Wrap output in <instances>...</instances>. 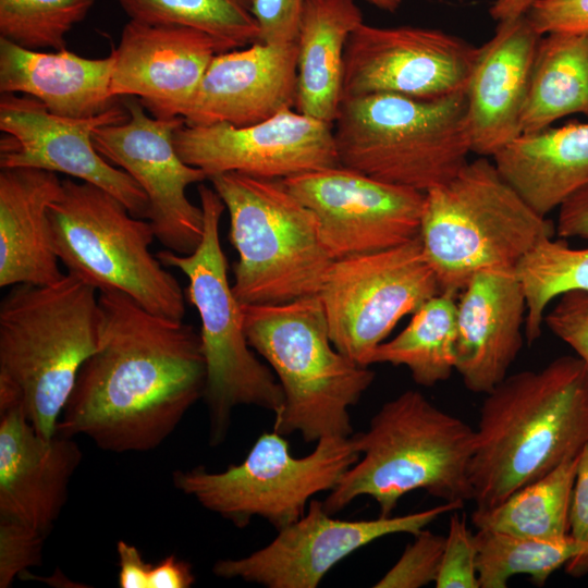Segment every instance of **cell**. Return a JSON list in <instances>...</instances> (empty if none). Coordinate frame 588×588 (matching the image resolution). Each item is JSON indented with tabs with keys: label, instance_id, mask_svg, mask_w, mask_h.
<instances>
[{
	"label": "cell",
	"instance_id": "obj_1",
	"mask_svg": "<svg viewBox=\"0 0 588 588\" xmlns=\"http://www.w3.org/2000/svg\"><path fill=\"white\" fill-rule=\"evenodd\" d=\"M98 299L97 347L77 373L57 432L85 436L114 453L150 451L203 399L200 334L122 292H100Z\"/></svg>",
	"mask_w": 588,
	"mask_h": 588
},
{
	"label": "cell",
	"instance_id": "obj_2",
	"mask_svg": "<svg viewBox=\"0 0 588 588\" xmlns=\"http://www.w3.org/2000/svg\"><path fill=\"white\" fill-rule=\"evenodd\" d=\"M469 466L476 510L491 509L588 442V367L560 356L506 376L482 402Z\"/></svg>",
	"mask_w": 588,
	"mask_h": 588
},
{
	"label": "cell",
	"instance_id": "obj_3",
	"mask_svg": "<svg viewBox=\"0 0 588 588\" xmlns=\"http://www.w3.org/2000/svg\"><path fill=\"white\" fill-rule=\"evenodd\" d=\"M96 289L64 273L54 283L16 284L0 304V411L20 407L50 438L83 363L97 347Z\"/></svg>",
	"mask_w": 588,
	"mask_h": 588
},
{
	"label": "cell",
	"instance_id": "obj_4",
	"mask_svg": "<svg viewBox=\"0 0 588 588\" xmlns=\"http://www.w3.org/2000/svg\"><path fill=\"white\" fill-rule=\"evenodd\" d=\"M351 438L363 457L322 501L329 514L365 495L376 501L379 516L388 517L415 490L444 502L473 500L469 466L476 431L419 391L407 390L385 402L368 429Z\"/></svg>",
	"mask_w": 588,
	"mask_h": 588
},
{
	"label": "cell",
	"instance_id": "obj_5",
	"mask_svg": "<svg viewBox=\"0 0 588 588\" xmlns=\"http://www.w3.org/2000/svg\"><path fill=\"white\" fill-rule=\"evenodd\" d=\"M250 347L275 375L283 405L273 431L299 433L306 442L353 434L350 407L371 385L375 372L331 342L318 295L279 305H243Z\"/></svg>",
	"mask_w": 588,
	"mask_h": 588
},
{
	"label": "cell",
	"instance_id": "obj_6",
	"mask_svg": "<svg viewBox=\"0 0 588 588\" xmlns=\"http://www.w3.org/2000/svg\"><path fill=\"white\" fill-rule=\"evenodd\" d=\"M340 166L422 193L469 160L466 89L439 98H343L333 122Z\"/></svg>",
	"mask_w": 588,
	"mask_h": 588
},
{
	"label": "cell",
	"instance_id": "obj_7",
	"mask_svg": "<svg viewBox=\"0 0 588 588\" xmlns=\"http://www.w3.org/2000/svg\"><path fill=\"white\" fill-rule=\"evenodd\" d=\"M554 232L487 157L425 193L419 238L440 292L457 295L476 272L514 267Z\"/></svg>",
	"mask_w": 588,
	"mask_h": 588
},
{
	"label": "cell",
	"instance_id": "obj_8",
	"mask_svg": "<svg viewBox=\"0 0 588 588\" xmlns=\"http://www.w3.org/2000/svg\"><path fill=\"white\" fill-rule=\"evenodd\" d=\"M230 217L237 252L232 290L242 305H279L318 295L334 261L315 215L282 179L225 172L208 179Z\"/></svg>",
	"mask_w": 588,
	"mask_h": 588
},
{
	"label": "cell",
	"instance_id": "obj_9",
	"mask_svg": "<svg viewBox=\"0 0 588 588\" xmlns=\"http://www.w3.org/2000/svg\"><path fill=\"white\" fill-rule=\"evenodd\" d=\"M204 233L189 254L170 249L157 253L166 267L181 270L188 280L186 297L200 318L201 350L206 365L203 399L208 407L210 443H221L228 432L232 411L254 405L277 415L283 405L282 388L269 366L252 351L244 329L243 305L228 278V261L219 237L225 209L212 187L199 185Z\"/></svg>",
	"mask_w": 588,
	"mask_h": 588
},
{
	"label": "cell",
	"instance_id": "obj_10",
	"mask_svg": "<svg viewBox=\"0 0 588 588\" xmlns=\"http://www.w3.org/2000/svg\"><path fill=\"white\" fill-rule=\"evenodd\" d=\"M62 184L48 217L51 243L66 273L98 293L122 292L152 314L183 320L184 293L150 252L156 238L150 222L97 185L71 177Z\"/></svg>",
	"mask_w": 588,
	"mask_h": 588
},
{
	"label": "cell",
	"instance_id": "obj_11",
	"mask_svg": "<svg viewBox=\"0 0 588 588\" xmlns=\"http://www.w3.org/2000/svg\"><path fill=\"white\" fill-rule=\"evenodd\" d=\"M360 457L351 437H326L295 457L284 436L264 432L243 462L218 473L198 466L175 470L173 483L203 507L238 528L254 517L277 530L298 520L311 498L331 491Z\"/></svg>",
	"mask_w": 588,
	"mask_h": 588
},
{
	"label": "cell",
	"instance_id": "obj_12",
	"mask_svg": "<svg viewBox=\"0 0 588 588\" xmlns=\"http://www.w3.org/2000/svg\"><path fill=\"white\" fill-rule=\"evenodd\" d=\"M438 293L418 235L385 250L334 260L318 296L335 348L369 367L370 354L397 322Z\"/></svg>",
	"mask_w": 588,
	"mask_h": 588
},
{
	"label": "cell",
	"instance_id": "obj_13",
	"mask_svg": "<svg viewBox=\"0 0 588 588\" xmlns=\"http://www.w3.org/2000/svg\"><path fill=\"white\" fill-rule=\"evenodd\" d=\"M315 215L333 260L385 250L419 235L425 193L342 166L283 179Z\"/></svg>",
	"mask_w": 588,
	"mask_h": 588
},
{
	"label": "cell",
	"instance_id": "obj_14",
	"mask_svg": "<svg viewBox=\"0 0 588 588\" xmlns=\"http://www.w3.org/2000/svg\"><path fill=\"white\" fill-rule=\"evenodd\" d=\"M128 118L100 126L93 134L98 152L128 173L145 192L156 238L177 254H189L204 233V212L187 197L189 185L207 179L200 169L179 156L174 132L185 123L181 117L160 119L147 114L139 100H127Z\"/></svg>",
	"mask_w": 588,
	"mask_h": 588
},
{
	"label": "cell",
	"instance_id": "obj_15",
	"mask_svg": "<svg viewBox=\"0 0 588 588\" xmlns=\"http://www.w3.org/2000/svg\"><path fill=\"white\" fill-rule=\"evenodd\" d=\"M463 505L445 502L402 516L342 520L333 518L321 501L311 499L307 512L278 530L269 544L247 556L219 560L212 572L218 577L268 588H315L333 566L356 550L388 535L414 536L442 514Z\"/></svg>",
	"mask_w": 588,
	"mask_h": 588
},
{
	"label": "cell",
	"instance_id": "obj_16",
	"mask_svg": "<svg viewBox=\"0 0 588 588\" xmlns=\"http://www.w3.org/2000/svg\"><path fill=\"white\" fill-rule=\"evenodd\" d=\"M128 118L118 102L88 118L51 113L39 100L20 94L0 97V168H35L64 173L109 192L132 215L147 219L145 192L124 170L111 164L94 146L93 134Z\"/></svg>",
	"mask_w": 588,
	"mask_h": 588
},
{
	"label": "cell",
	"instance_id": "obj_17",
	"mask_svg": "<svg viewBox=\"0 0 588 588\" xmlns=\"http://www.w3.org/2000/svg\"><path fill=\"white\" fill-rule=\"evenodd\" d=\"M478 51L439 28L363 22L347 41L343 98L394 94L430 99L465 90Z\"/></svg>",
	"mask_w": 588,
	"mask_h": 588
},
{
	"label": "cell",
	"instance_id": "obj_18",
	"mask_svg": "<svg viewBox=\"0 0 588 588\" xmlns=\"http://www.w3.org/2000/svg\"><path fill=\"white\" fill-rule=\"evenodd\" d=\"M181 159L209 179L225 172L286 179L340 166L333 124L286 108L247 126L188 125L173 135Z\"/></svg>",
	"mask_w": 588,
	"mask_h": 588
},
{
	"label": "cell",
	"instance_id": "obj_19",
	"mask_svg": "<svg viewBox=\"0 0 588 588\" xmlns=\"http://www.w3.org/2000/svg\"><path fill=\"white\" fill-rule=\"evenodd\" d=\"M224 51L201 30L130 20L111 51V95L137 97L155 118H183L210 62Z\"/></svg>",
	"mask_w": 588,
	"mask_h": 588
},
{
	"label": "cell",
	"instance_id": "obj_20",
	"mask_svg": "<svg viewBox=\"0 0 588 588\" xmlns=\"http://www.w3.org/2000/svg\"><path fill=\"white\" fill-rule=\"evenodd\" d=\"M296 42L256 41L215 56L184 114L188 125L265 121L296 99Z\"/></svg>",
	"mask_w": 588,
	"mask_h": 588
},
{
	"label": "cell",
	"instance_id": "obj_21",
	"mask_svg": "<svg viewBox=\"0 0 588 588\" xmlns=\"http://www.w3.org/2000/svg\"><path fill=\"white\" fill-rule=\"evenodd\" d=\"M82 458L73 437H42L20 407L0 411V515L47 537Z\"/></svg>",
	"mask_w": 588,
	"mask_h": 588
},
{
	"label": "cell",
	"instance_id": "obj_22",
	"mask_svg": "<svg viewBox=\"0 0 588 588\" xmlns=\"http://www.w3.org/2000/svg\"><path fill=\"white\" fill-rule=\"evenodd\" d=\"M526 302L513 267L476 272L461 292L456 362L464 385L487 394L507 376L523 347Z\"/></svg>",
	"mask_w": 588,
	"mask_h": 588
},
{
	"label": "cell",
	"instance_id": "obj_23",
	"mask_svg": "<svg viewBox=\"0 0 588 588\" xmlns=\"http://www.w3.org/2000/svg\"><path fill=\"white\" fill-rule=\"evenodd\" d=\"M526 15L497 23L479 47L467 83L471 151L493 157L522 134V117L540 40Z\"/></svg>",
	"mask_w": 588,
	"mask_h": 588
},
{
	"label": "cell",
	"instance_id": "obj_24",
	"mask_svg": "<svg viewBox=\"0 0 588 588\" xmlns=\"http://www.w3.org/2000/svg\"><path fill=\"white\" fill-rule=\"evenodd\" d=\"M57 173L0 170V286L45 285L64 273L50 237L49 209L62 194Z\"/></svg>",
	"mask_w": 588,
	"mask_h": 588
},
{
	"label": "cell",
	"instance_id": "obj_25",
	"mask_svg": "<svg viewBox=\"0 0 588 588\" xmlns=\"http://www.w3.org/2000/svg\"><path fill=\"white\" fill-rule=\"evenodd\" d=\"M113 57L90 59L66 48L33 50L0 37V91L27 95L53 114L88 118L113 105Z\"/></svg>",
	"mask_w": 588,
	"mask_h": 588
},
{
	"label": "cell",
	"instance_id": "obj_26",
	"mask_svg": "<svg viewBox=\"0 0 588 588\" xmlns=\"http://www.w3.org/2000/svg\"><path fill=\"white\" fill-rule=\"evenodd\" d=\"M492 160L524 200L547 217L588 186V122L522 133Z\"/></svg>",
	"mask_w": 588,
	"mask_h": 588
},
{
	"label": "cell",
	"instance_id": "obj_27",
	"mask_svg": "<svg viewBox=\"0 0 588 588\" xmlns=\"http://www.w3.org/2000/svg\"><path fill=\"white\" fill-rule=\"evenodd\" d=\"M363 22L356 0L306 1L295 40V110L333 124L343 99L347 41Z\"/></svg>",
	"mask_w": 588,
	"mask_h": 588
},
{
	"label": "cell",
	"instance_id": "obj_28",
	"mask_svg": "<svg viewBox=\"0 0 588 588\" xmlns=\"http://www.w3.org/2000/svg\"><path fill=\"white\" fill-rule=\"evenodd\" d=\"M576 113L588 118V34L542 35L532 63L522 133L543 130Z\"/></svg>",
	"mask_w": 588,
	"mask_h": 588
},
{
	"label": "cell",
	"instance_id": "obj_29",
	"mask_svg": "<svg viewBox=\"0 0 588 588\" xmlns=\"http://www.w3.org/2000/svg\"><path fill=\"white\" fill-rule=\"evenodd\" d=\"M456 297L440 292L427 299L396 336L372 351L368 366H404L422 387L448 380L456 362Z\"/></svg>",
	"mask_w": 588,
	"mask_h": 588
},
{
	"label": "cell",
	"instance_id": "obj_30",
	"mask_svg": "<svg viewBox=\"0 0 588 588\" xmlns=\"http://www.w3.org/2000/svg\"><path fill=\"white\" fill-rule=\"evenodd\" d=\"M578 455L516 490L498 505L475 509L471 522L476 529L541 540L568 537Z\"/></svg>",
	"mask_w": 588,
	"mask_h": 588
},
{
	"label": "cell",
	"instance_id": "obj_31",
	"mask_svg": "<svg viewBox=\"0 0 588 588\" xmlns=\"http://www.w3.org/2000/svg\"><path fill=\"white\" fill-rule=\"evenodd\" d=\"M475 541L480 588H505L516 575L541 587L562 566L573 576L588 572V543L571 536L541 540L477 529Z\"/></svg>",
	"mask_w": 588,
	"mask_h": 588
},
{
	"label": "cell",
	"instance_id": "obj_32",
	"mask_svg": "<svg viewBox=\"0 0 588 588\" xmlns=\"http://www.w3.org/2000/svg\"><path fill=\"white\" fill-rule=\"evenodd\" d=\"M132 21L191 27L229 50L259 41L253 0H114Z\"/></svg>",
	"mask_w": 588,
	"mask_h": 588
},
{
	"label": "cell",
	"instance_id": "obj_33",
	"mask_svg": "<svg viewBox=\"0 0 588 588\" xmlns=\"http://www.w3.org/2000/svg\"><path fill=\"white\" fill-rule=\"evenodd\" d=\"M95 0H0V37L33 50H61Z\"/></svg>",
	"mask_w": 588,
	"mask_h": 588
},
{
	"label": "cell",
	"instance_id": "obj_34",
	"mask_svg": "<svg viewBox=\"0 0 588 588\" xmlns=\"http://www.w3.org/2000/svg\"><path fill=\"white\" fill-rule=\"evenodd\" d=\"M375 588H419L436 583L445 537L421 529Z\"/></svg>",
	"mask_w": 588,
	"mask_h": 588
},
{
	"label": "cell",
	"instance_id": "obj_35",
	"mask_svg": "<svg viewBox=\"0 0 588 588\" xmlns=\"http://www.w3.org/2000/svg\"><path fill=\"white\" fill-rule=\"evenodd\" d=\"M457 511L451 512L443 556L434 584L437 588H480L475 534L469 530L465 515Z\"/></svg>",
	"mask_w": 588,
	"mask_h": 588
},
{
	"label": "cell",
	"instance_id": "obj_36",
	"mask_svg": "<svg viewBox=\"0 0 588 588\" xmlns=\"http://www.w3.org/2000/svg\"><path fill=\"white\" fill-rule=\"evenodd\" d=\"M45 539L26 524L0 515V588L10 587L28 568L41 564Z\"/></svg>",
	"mask_w": 588,
	"mask_h": 588
},
{
	"label": "cell",
	"instance_id": "obj_37",
	"mask_svg": "<svg viewBox=\"0 0 588 588\" xmlns=\"http://www.w3.org/2000/svg\"><path fill=\"white\" fill-rule=\"evenodd\" d=\"M543 321L588 367V291L561 295Z\"/></svg>",
	"mask_w": 588,
	"mask_h": 588
},
{
	"label": "cell",
	"instance_id": "obj_38",
	"mask_svg": "<svg viewBox=\"0 0 588 588\" xmlns=\"http://www.w3.org/2000/svg\"><path fill=\"white\" fill-rule=\"evenodd\" d=\"M306 1L253 0L252 11L259 28V41L270 45L295 42Z\"/></svg>",
	"mask_w": 588,
	"mask_h": 588
},
{
	"label": "cell",
	"instance_id": "obj_39",
	"mask_svg": "<svg viewBox=\"0 0 588 588\" xmlns=\"http://www.w3.org/2000/svg\"><path fill=\"white\" fill-rule=\"evenodd\" d=\"M539 34H588V0H536L525 14Z\"/></svg>",
	"mask_w": 588,
	"mask_h": 588
},
{
	"label": "cell",
	"instance_id": "obj_40",
	"mask_svg": "<svg viewBox=\"0 0 588 588\" xmlns=\"http://www.w3.org/2000/svg\"><path fill=\"white\" fill-rule=\"evenodd\" d=\"M569 536L588 543V442L578 455L569 510Z\"/></svg>",
	"mask_w": 588,
	"mask_h": 588
},
{
	"label": "cell",
	"instance_id": "obj_41",
	"mask_svg": "<svg viewBox=\"0 0 588 588\" xmlns=\"http://www.w3.org/2000/svg\"><path fill=\"white\" fill-rule=\"evenodd\" d=\"M555 232L561 238L588 241V186L568 197L559 208Z\"/></svg>",
	"mask_w": 588,
	"mask_h": 588
},
{
	"label": "cell",
	"instance_id": "obj_42",
	"mask_svg": "<svg viewBox=\"0 0 588 588\" xmlns=\"http://www.w3.org/2000/svg\"><path fill=\"white\" fill-rule=\"evenodd\" d=\"M118 584L121 588H149L152 564L147 563L139 550L123 540L117 543Z\"/></svg>",
	"mask_w": 588,
	"mask_h": 588
},
{
	"label": "cell",
	"instance_id": "obj_43",
	"mask_svg": "<svg viewBox=\"0 0 588 588\" xmlns=\"http://www.w3.org/2000/svg\"><path fill=\"white\" fill-rule=\"evenodd\" d=\"M195 583L191 564L168 555L152 564L149 588H189Z\"/></svg>",
	"mask_w": 588,
	"mask_h": 588
},
{
	"label": "cell",
	"instance_id": "obj_44",
	"mask_svg": "<svg viewBox=\"0 0 588 588\" xmlns=\"http://www.w3.org/2000/svg\"><path fill=\"white\" fill-rule=\"evenodd\" d=\"M535 1L536 0H495L489 7L488 12L491 19L497 23L510 21L525 15Z\"/></svg>",
	"mask_w": 588,
	"mask_h": 588
},
{
	"label": "cell",
	"instance_id": "obj_45",
	"mask_svg": "<svg viewBox=\"0 0 588 588\" xmlns=\"http://www.w3.org/2000/svg\"><path fill=\"white\" fill-rule=\"evenodd\" d=\"M378 10L394 13L400 9L404 0H364Z\"/></svg>",
	"mask_w": 588,
	"mask_h": 588
}]
</instances>
